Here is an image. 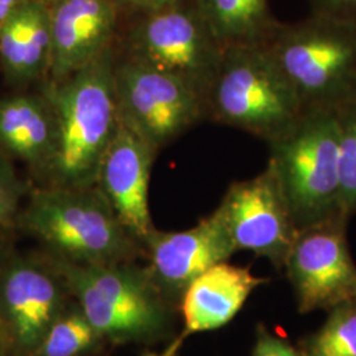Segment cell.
Here are the masks:
<instances>
[{
  "label": "cell",
  "mask_w": 356,
  "mask_h": 356,
  "mask_svg": "<svg viewBox=\"0 0 356 356\" xmlns=\"http://www.w3.org/2000/svg\"><path fill=\"white\" fill-rule=\"evenodd\" d=\"M114 48L60 82L40 90L57 118V149L44 179L67 188L95 186L103 156L120 126L115 97Z\"/></svg>",
  "instance_id": "obj_1"
},
{
  "label": "cell",
  "mask_w": 356,
  "mask_h": 356,
  "mask_svg": "<svg viewBox=\"0 0 356 356\" xmlns=\"http://www.w3.org/2000/svg\"><path fill=\"white\" fill-rule=\"evenodd\" d=\"M16 225L74 264H120L136 248L97 186L38 188Z\"/></svg>",
  "instance_id": "obj_2"
},
{
  "label": "cell",
  "mask_w": 356,
  "mask_h": 356,
  "mask_svg": "<svg viewBox=\"0 0 356 356\" xmlns=\"http://www.w3.org/2000/svg\"><path fill=\"white\" fill-rule=\"evenodd\" d=\"M272 169L297 229L338 218L342 207L338 113L304 110L280 138L268 143Z\"/></svg>",
  "instance_id": "obj_3"
},
{
  "label": "cell",
  "mask_w": 356,
  "mask_h": 356,
  "mask_svg": "<svg viewBox=\"0 0 356 356\" xmlns=\"http://www.w3.org/2000/svg\"><path fill=\"white\" fill-rule=\"evenodd\" d=\"M206 119L270 143L304 113L297 92L266 44L223 51L204 98Z\"/></svg>",
  "instance_id": "obj_4"
},
{
  "label": "cell",
  "mask_w": 356,
  "mask_h": 356,
  "mask_svg": "<svg viewBox=\"0 0 356 356\" xmlns=\"http://www.w3.org/2000/svg\"><path fill=\"white\" fill-rule=\"evenodd\" d=\"M266 45L304 110L338 113L356 102V24L314 15L279 26Z\"/></svg>",
  "instance_id": "obj_5"
},
{
  "label": "cell",
  "mask_w": 356,
  "mask_h": 356,
  "mask_svg": "<svg viewBox=\"0 0 356 356\" xmlns=\"http://www.w3.org/2000/svg\"><path fill=\"white\" fill-rule=\"evenodd\" d=\"M58 266L82 314L98 335L127 341L151 335L164 326V306L141 272L120 264L61 260Z\"/></svg>",
  "instance_id": "obj_6"
},
{
  "label": "cell",
  "mask_w": 356,
  "mask_h": 356,
  "mask_svg": "<svg viewBox=\"0 0 356 356\" xmlns=\"http://www.w3.org/2000/svg\"><path fill=\"white\" fill-rule=\"evenodd\" d=\"M114 81L120 124L156 152L206 119L195 90L152 66L116 58Z\"/></svg>",
  "instance_id": "obj_7"
},
{
  "label": "cell",
  "mask_w": 356,
  "mask_h": 356,
  "mask_svg": "<svg viewBox=\"0 0 356 356\" xmlns=\"http://www.w3.org/2000/svg\"><path fill=\"white\" fill-rule=\"evenodd\" d=\"M223 51L197 8L179 3L147 13L131 29L126 57L176 76L204 99Z\"/></svg>",
  "instance_id": "obj_8"
},
{
  "label": "cell",
  "mask_w": 356,
  "mask_h": 356,
  "mask_svg": "<svg viewBox=\"0 0 356 356\" xmlns=\"http://www.w3.org/2000/svg\"><path fill=\"white\" fill-rule=\"evenodd\" d=\"M348 219L300 229L284 268L301 314L331 312L356 301V264L347 241Z\"/></svg>",
  "instance_id": "obj_9"
},
{
  "label": "cell",
  "mask_w": 356,
  "mask_h": 356,
  "mask_svg": "<svg viewBox=\"0 0 356 356\" xmlns=\"http://www.w3.org/2000/svg\"><path fill=\"white\" fill-rule=\"evenodd\" d=\"M236 251H250L284 268L298 229L272 169L229 185L216 207Z\"/></svg>",
  "instance_id": "obj_10"
},
{
  "label": "cell",
  "mask_w": 356,
  "mask_h": 356,
  "mask_svg": "<svg viewBox=\"0 0 356 356\" xmlns=\"http://www.w3.org/2000/svg\"><path fill=\"white\" fill-rule=\"evenodd\" d=\"M156 153L151 145L120 124L103 156L95 184L124 229L140 242L154 229L148 191Z\"/></svg>",
  "instance_id": "obj_11"
},
{
  "label": "cell",
  "mask_w": 356,
  "mask_h": 356,
  "mask_svg": "<svg viewBox=\"0 0 356 356\" xmlns=\"http://www.w3.org/2000/svg\"><path fill=\"white\" fill-rule=\"evenodd\" d=\"M115 0H57L51 7V61L47 81L60 82L113 47Z\"/></svg>",
  "instance_id": "obj_12"
},
{
  "label": "cell",
  "mask_w": 356,
  "mask_h": 356,
  "mask_svg": "<svg viewBox=\"0 0 356 356\" xmlns=\"http://www.w3.org/2000/svg\"><path fill=\"white\" fill-rule=\"evenodd\" d=\"M0 280V307L13 343L24 354L38 353L58 318L61 292L56 281L26 259L11 260Z\"/></svg>",
  "instance_id": "obj_13"
},
{
  "label": "cell",
  "mask_w": 356,
  "mask_h": 356,
  "mask_svg": "<svg viewBox=\"0 0 356 356\" xmlns=\"http://www.w3.org/2000/svg\"><path fill=\"white\" fill-rule=\"evenodd\" d=\"M143 243L149 254L153 277L176 291H185L204 270L227 261L236 252L216 209L191 229L178 232L154 229Z\"/></svg>",
  "instance_id": "obj_14"
},
{
  "label": "cell",
  "mask_w": 356,
  "mask_h": 356,
  "mask_svg": "<svg viewBox=\"0 0 356 356\" xmlns=\"http://www.w3.org/2000/svg\"><path fill=\"white\" fill-rule=\"evenodd\" d=\"M57 118L49 98L16 92L0 98V151L45 178L57 149Z\"/></svg>",
  "instance_id": "obj_15"
},
{
  "label": "cell",
  "mask_w": 356,
  "mask_h": 356,
  "mask_svg": "<svg viewBox=\"0 0 356 356\" xmlns=\"http://www.w3.org/2000/svg\"><path fill=\"white\" fill-rule=\"evenodd\" d=\"M51 61V7L26 0L0 26V66L15 86L45 82Z\"/></svg>",
  "instance_id": "obj_16"
},
{
  "label": "cell",
  "mask_w": 356,
  "mask_h": 356,
  "mask_svg": "<svg viewBox=\"0 0 356 356\" xmlns=\"http://www.w3.org/2000/svg\"><path fill=\"white\" fill-rule=\"evenodd\" d=\"M267 279L254 276L248 268L218 263L195 277L184 291V335L216 330L227 325L247 298Z\"/></svg>",
  "instance_id": "obj_17"
},
{
  "label": "cell",
  "mask_w": 356,
  "mask_h": 356,
  "mask_svg": "<svg viewBox=\"0 0 356 356\" xmlns=\"http://www.w3.org/2000/svg\"><path fill=\"white\" fill-rule=\"evenodd\" d=\"M195 8L223 48L267 44L280 26L268 0H195Z\"/></svg>",
  "instance_id": "obj_18"
},
{
  "label": "cell",
  "mask_w": 356,
  "mask_h": 356,
  "mask_svg": "<svg viewBox=\"0 0 356 356\" xmlns=\"http://www.w3.org/2000/svg\"><path fill=\"white\" fill-rule=\"evenodd\" d=\"M329 313L323 326L307 339L302 356H356V301Z\"/></svg>",
  "instance_id": "obj_19"
},
{
  "label": "cell",
  "mask_w": 356,
  "mask_h": 356,
  "mask_svg": "<svg viewBox=\"0 0 356 356\" xmlns=\"http://www.w3.org/2000/svg\"><path fill=\"white\" fill-rule=\"evenodd\" d=\"M98 337L86 317L78 313L57 318L38 350V356H76Z\"/></svg>",
  "instance_id": "obj_20"
},
{
  "label": "cell",
  "mask_w": 356,
  "mask_h": 356,
  "mask_svg": "<svg viewBox=\"0 0 356 356\" xmlns=\"http://www.w3.org/2000/svg\"><path fill=\"white\" fill-rule=\"evenodd\" d=\"M339 172L344 216L356 214V102L338 111Z\"/></svg>",
  "instance_id": "obj_21"
},
{
  "label": "cell",
  "mask_w": 356,
  "mask_h": 356,
  "mask_svg": "<svg viewBox=\"0 0 356 356\" xmlns=\"http://www.w3.org/2000/svg\"><path fill=\"white\" fill-rule=\"evenodd\" d=\"M26 186L17 177L13 159L0 151V229L16 226Z\"/></svg>",
  "instance_id": "obj_22"
},
{
  "label": "cell",
  "mask_w": 356,
  "mask_h": 356,
  "mask_svg": "<svg viewBox=\"0 0 356 356\" xmlns=\"http://www.w3.org/2000/svg\"><path fill=\"white\" fill-rule=\"evenodd\" d=\"M252 356H302V353L270 334L264 326H259Z\"/></svg>",
  "instance_id": "obj_23"
},
{
  "label": "cell",
  "mask_w": 356,
  "mask_h": 356,
  "mask_svg": "<svg viewBox=\"0 0 356 356\" xmlns=\"http://www.w3.org/2000/svg\"><path fill=\"white\" fill-rule=\"evenodd\" d=\"M316 13L339 22L356 24V0H313Z\"/></svg>",
  "instance_id": "obj_24"
},
{
  "label": "cell",
  "mask_w": 356,
  "mask_h": 356,
  "mask_svg": "<svg viewBox=\"0 0 356 356\" xmlns=\"http://www.w3.org/2000/svg\"><path fill=\"white\" fill-rule=\"evenodd\" d=\"M182 0H115L118 7H126L145 13L161 11L179 4Z\"/></svg>",
  "instance_id": "obj_25"
},
{
  "label": "cell",
  "mask_w": 356,
  "mask_h": 356,
  "mask_svg": "<svg viewBox=\"0 0 356 356\" xmlns=\"http://www.w3.org/2000/svg\"><path fill=\"white\" fill-rule=\"evenodd\" d=\"M26 0H0V26Z\"/></svg>",
  "instance_id": "obj_26"
},
{
  "label": "cell",
  "mask_w": 356,
  "mask_h": 356,
  "mask_svg": "<svg viewBox=\"0 0 356 356\" xmlns=\"http://www.w3.org/2000/svg\"><path fill=\"white\" fill-rule=\"evenodd\" d=\"M185 337H186V335L182 334L181 338H178L177 341H175V342L170 344V346L166 348L165 351H163V353H148V354H145L144 356H176L177 355L178 350H179V347H181V344H182V341H184Z\"/></svg>",
  "instance_id": "obj_27"
},
{
  "label": "cell",
  "mask_w": 356,
  "mask_h": 356,
  "mask_svg": "<svg viewBox=\"0 0 356 356\" xmlns=\"http://www.w3.org/2000/svg\"><path fill=\"white\" fill-rule=\"evenodd\" d=\"M40 1H42L44 4H47V6H49V7H51L57 0H40Z\"/></svg>",
  "instance_id": "obj_28"
}]
</instances>
